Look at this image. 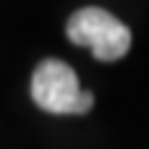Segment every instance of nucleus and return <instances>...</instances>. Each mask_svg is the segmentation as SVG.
<instances>
[{"label":"nucleus","mask_w":149,"mask_h":149,"mask_svg":"<svg viewBox=\"0 0 149 149\" xmlns=\"http://www.w3.org/2000/svg\"><path fill=\"white\" fill-rule=\"evenodd\" d=\"M31 100L39 110L52 115H84L94 105V94L81 89L76 71L58 58H47L34 68Z\"/></svg>","instance_id":"obj_1"},{"label":"nucleus","mask_w":149,"mask_h":149,"mask_svg":"<svg viewBox=\"0 0 149 149\" xmlns=\"http://www.w3.org/2000/svg\"><path fill=\"white\" fill-rule=\"evenodd\" d=\"M65 34L73 45L89 47L97 60H120L131 50V29L105 8H81L68 24Z\"/></svg>","instance_id":"obj_2"}]
</instances>
